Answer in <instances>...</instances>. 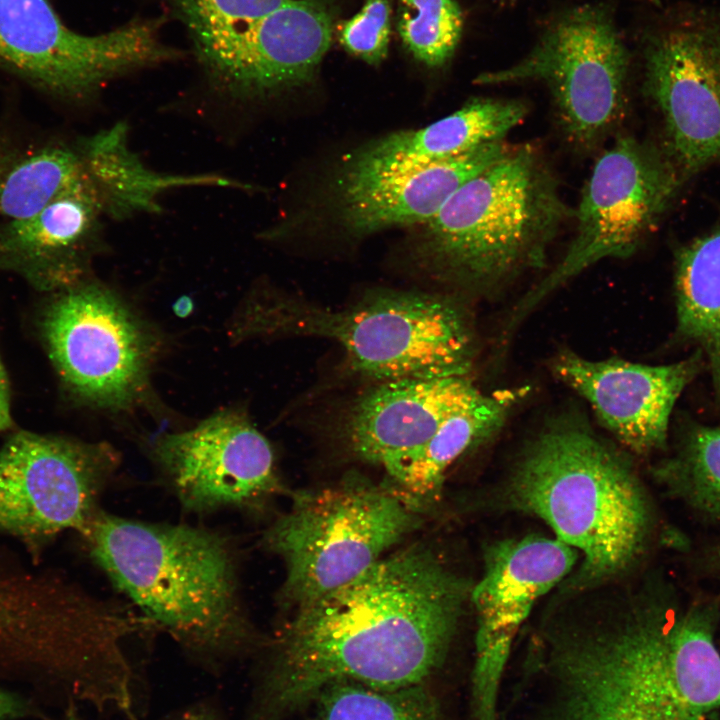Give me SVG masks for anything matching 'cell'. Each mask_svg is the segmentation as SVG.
<instances>
[{"mask_svg": "<svg viewBox=\"0 0 720 720\" xmlns=\"http://www.w3.org/2000/svg\"><path fill=\"white\" fill-rule=\"evenodd\" d=\"M630 54L612 13L600 4L568 10L518 62L479 74L475 83H543L567 141L595 148L622 120Z\"/></svg>", "mask_w": 720, "mask_h": 720, "instance_id": "ba28073f", "label": "cell"}, {"mask_svg": "<svg viewBox=\"0 0 720 720\" xmlns=\"http://www.w3.org/2000/svg\"><path fill=\"white\" fill-rule=\"evenodd\" d=\"M159 28L137 20L82 35L47 0H0V66L48 92L88 96L124 73L174 57Z\"/></svg>", "mask_w": 720, "mask_h": 720, "instance_id": "30bf717a", "label": "cell"}, {"mask_svg": "<svg viewBox=\"0 0 720 720\" xmlns=\"http://www.w3.org/2000/svg\"><path fill=\"white\" fill-rule=\"evenodd\" d=\"M578 553L556 538L526 536L491 545L470 599L477 628L470 720H499L500 692L515 636L534 603L573 569Z\"/></svg>", "mask_w": 720, "mask_h": 720, "instance_id": "5bb4252c", "label": "cell"}, {"mask_svg": "<svg viewBox=\"0 0 720 720\" xmlns=\"http://www.w3.org/2000/svg\"><path fill=\"white\" fill-rule=\"evenodd\" d=\"M573 213L542 152L509 147L424 224L415 259L441 281L490 288L542 267Z\"/></svg>", "mask_w": 720, "mask_h": 720, "instance_id": "5b68a950", "label": "cell"}, {"mask_svg": "<svg viewBox=\"0 0 720 720\" xmlns=\"http://www.w3.org/2000/svg\"><path fill=\"white\" fill-rule=\"evenodd\" d=\"M675 294L677 329L706 356L720 395V229L679 251Z\"/></svg>", "mask_w": 720, "mask_h": 720, "instance_id": "603a6c76", "label": "cell"}, {"mask_svg": "<svg viewBox=\"0 0 720 720\" xmlns=\"http://www.w3.org/2000/svg\"><path fill=\"white\" fill-rule=\"evenodd\" d=\"M193 310V302L187 296H182L173 304V312L180 318L188 317Z\"/></svg>", "mask_w": 720, "mask_h": 720, "instance_id": "d6a6232c", "label": "cell"}, {"mask_svg": "<svg viewBox=\"0 0 720 720\" xmlns=\"http://www.w3.org/2000/svg\"><path fill=\"white\" fill-rule=\"evenodd\" d=\"M648 1L655 5H660V0H648Z\"/></svg>", "mask_w": 720, "mask_h": 720, "instance_id": "8d00e7d4", "label": "cell"}, {"mask_svg": "<svg viewBox=\"0 0 720 720\" xmlns=\"http://www.w3.org/2000/svg\"><path fill=\"white\" fill-rule=\"evenodd\" d=\"M396 26L403 44L418 61L440 67L458 46L463 14L456 0H399Z\"/></svg>", "mask_w": 720, "mask_h": 720, "instance_id": "4316f807", "label": "cell"}, {"mask_svg": "<svg viewBox=\"0 0 720 720\" xmlns=\"http://www.w3.org/2000/svg\"><path fill=\"white\" fill-rule=\"evenodd\" d=\"M38 213L0 229V271L14 272L42 292L78 282L84 255L104 216L121 218L109 180L90 171Z\"/></svg>", "mask_w": 720, "mask_h": 720, "instance_id": "ac0fdd59", "label": "cell"}, {"mask_svg": "<svg viewBox=\"0 0 720 720\" xmlns=\"http://www.w3.org/2000/svg\"><path fill=\"white\" fill-rule=\"evenodd\" d=\"M644 89L661 115L672 162H720V12L680 8L647 40Z\"/></svg>", "mask_w": 720, "mask_h": 720, "instance_id": "7c38bea8", "label": "cell"}, {"mask_svg": "<svg viewBox=\"0 0 720 720\" xmlns=\"http://www.w3.org/2000/svg\"><path fill=\"white\" fill-rule=\"evenodd\" d=\"M155 454L183 505L194 511L248 507L283 490L268 440L238 413L166 434Z\"/></svg>", "mask_w": 720, "mask_h": 720, "instance_id": "9a60e30c", "label": "cell"}, {"mask_svg": "<svg viewBox=\"0 0 720 720\" xmlns=\"http://www.w3.org/2000/svg\"><path fill=\"white\" fill-rule=\"evenodd\" d=\"M508 149V145L499 141L429 163L380 169L346 168L339 182L343 222L358 235L425 224L464 183Z\"/></svg>", "mask_w": 720, "mask_h": 720, "instance_id": "ffe728a7", "label": "cell"}, {"mask_svg": "<svg viewBox=\"0 0 720 720\" xmlns=\"http://www.w3.org/2000/svg\"><path fill=\"white\" fill-rule=\"evenodd\" d=\"M16 161L11 152L0 146V186L7 172Z\"/></svg>", "mask_w": 720, "mask_h": 720, "instance_id": "836d02e7", "label": "cell"}, {"mask_svg": "<svg viewBox=\"0 0 720 720\" xmlns=\"http://www.w3.org/2000/svg\"><path fill=\"white\" fill-rule=\"evenodd\" d=\"M672 160L650 145L617 136L597 158L573 217L574 236L560 261L516 304L504 336L549 294L604 259H625L646 239L677 189Z\"/></svg>", "mask_w": 720, "mask_h": 720, "instance_id": "9c48e42d", "label": "cell"}, {"mask_svg": "<svg viewBox=\"0 0 720 720\" xmlns=\"http://www.w3.org/2000/svg\"><path fill=\"white\" fill-rule=\"evenodd\" d=\"M82 535L112 582L186 648L225 657L252 643L233 556L223 537L99 511Z\"/></svg>", "mask_w": 720, "mask_h": 720, "instance_id": "277c9868", "label": "cell"}, {"mask_svg": "<svg viewBox=\"0 0 720 720\" xmlns=\"http://www.w3.org/2000/svg\"><path fill=\"white\" fill-rule=\"evenodd\" d=\"M471 590L423 546L381 558L296 609L277 638L249 720H282L335 681L424 683L444 662Z\"/></svg>", "mask_w": 720, "mask_h": 720, "instance_id": "6da1fadb", "label": "cell"}, {"mask_svg": "<svg viewBox=\"0 0 720 720\" xmlns=\"http://www.w3.org/2000/svg\"><path fill=\"white\" fill-rule=\"evenodd\" d=\"M702 356L698 351L675 363L646 365L620 358L589 360L566 350L554 358L552 369L625 447L645 455L665 446L674 405L697 375Z\"/></svg>", "mask_w": 720, "mask_h": 720, "instance_id": "e0dca14e", "label": "cell"}, {"mask_svg": "<svg viewBox=\"0 0 720 720\" xmlns=\"http://www.w3.org/2000/svg\"><path fill=\"white\" fill-rule=\"evenodd\" d=\"M26 704L16 695L0 688V720H10L24 715Z\"/></svg>", "mask_w": 720, "mask_h": 720, "instance_id": "4dcf8cb0", "label": "cell"}, {"mask_svg": "<svg viewBox=\"0 0 720 720\" xmlns=\"http://www.w3.org/2000/svg\"><path fill=\"white\" fill-rule=\"evenodd\" d=\"M715 554H716L717 559L720 561V546L717 548Z\"/></svg>", "mask_w": 720, "mask_h": 720, "instance_id": "d590c367", "label": "cell"}, {"mask_svg": "<svg viewBox=\"0 0 720 720\" xmlns=\"http://www.w3.org/2000/svg\"><path fill=\"white\" fill-rule=\"evenodd\" d=\"M512 509L548 524L583 560L571 591L626 570L642 553L649 529L647 498L632 466L584 424H552L517 462L505 488Z\"/></svg>", "mask_w": 720, "mask_h": 720, "instance_id": "3957f363", "label": "cell"}, {"mask_svg": "<svg viewBox=\"0 0 720 720\" xmlns=\"http://www.w3.org/2000/svg\"><path fill=\"white\" fill-rule=\"evenodd\" d=\"M482 393L468 376L379 382L350 406L342 433L352 454L387 472Z\"/></svg>", "mask_w": 720, "mask_h": 720, "instance_id": "d6986e66", "label": "cell"}, {"mask_svg": "<svg viewBox=\"0 0 720 720\" xmlns=\"http://www.w3.org/2000/svg\"><path fill=\"white\" fill-rule=\"evenodd\" d=\"M390 0H366L351 18L335 26L340 45L368 64H378L388 53L391 36Z\"/></svg>", "mask_w": 720, "mask_h": 720, "instance_id": "f1b7e54d", "label": "cell"}, {"mask_svg": "<svg viewBox=\"0 0 720 720\" xmlns=\"http://www.w3.org/2000/svg\"><path fill=\"white\" fill-rule=\"evenodd\" d=\"M115 464L104 444L14 433L0 447V533L33 552L65 530L82 533Z\"/></svg>", "mask_w": 720, "mask_h": 720, "instance_id": "8fae6325", "label": "cell"}, {"mask_svg": "<svg viewBox=\"0 0 720 720\" xmlns=\"http://www.w3.org/2000/svg\"><path fill=\"white\" fill-rule=\"evenodd\" d=\"M86 162L81 149L48 147L17 160L0 186V216L30 217L83 177Z\"/></svg>", "mask_w": 720, "mask_h": 720, "instance_id": "d4e9b609", "label": "cell"}, {"mask_svg": "<svg viewBox=\"0 0 720 720\" xmlns=\"http://www.w3.org/2000/svg\"><path fill=\"white\" fill-rule=\"evenodd\" d=\"M258 332L332 340L347 367L377 383L469 376L476 352L472 319L455 297L382 289L328 307L300 296H270L252 320Z\"/></svg>", "mask_w": 720, "mask_h": 720, "instance_id": "8992f818", "label": "cell"}, {"mask_svg": "<svg viewBox=\"0 0 720 720\" xmlns=\"http://www.w3.org/2000/svg\"><path fill=\"white\" fill-rule=\"evenodd\" d=\"M710 606L638 605L542 639L517 681L519 720H705L720 709Z\"/></svg>", "mask_w": 720, "mask_h": 720, "instance_id": "7a4b0ae2", "label": "cell"}, {"mask_svg": "<svg viewBox=\"0 0 720 720\" xmlns=\"http://www.w3.org/2000/svg\"><path fill=\"white\" fill-rule=\"evenodd\" d=\"M12 426L10 390L5 367L0 358V431Z\"/></svg>", "mask_w": 720, "mask_h": 720, "instance_id": "f546056e", "label": "cell"}, {"mask_svg": "<svg viewBox=\"0 0 720 720\" xmlns=\"http://www.w3.org/2000/svg\"><path fill=\"white\" fill-rule=\"evenodd\" d=\"M527 391L519 387L482 393L447 418L424 446L387 471L391 485L423 512L439 500L448 468L491 440Z\"/></svg>", "mask_w": 720, "mask_h": 720, "instance_id": "7402d4cb", "label": "cell"}, {"mask_svg": "<svg viewBox=\"0 0 720 720\" xmlns=\"http://www.w3.org/2000/svg\"><path fill=\"white\" fill-rule=\"evenodd\" d=\"M39 327L57 372L81 398L120 407L143 386L150 352L146 335L104 289L78 281L53 292Z\"/></svg>", "mask_w": 720, "mask_h": 720, "instance_id": "4fadbf2b", "label": "cell"}, {"mask_svg": "<svg viewBox=\"0 0 720 720\" xmlns=\"http://www.w3.org/2000/svg\"><path fill=\"white\" fill-rule=\"evenodd\" d=\"M653 474L672 496L720 519V428L690 427L675 454L658 463Z\"/></svg>", "mask_w": 720, "mask_h": 720, "instance_id": "484cf974", "label": "cell"}, {"mask_svg": "<svg viewBox=\"0 0 720 720\" xmlns=\"http://www.w3.org/2000/svg\"><path fill=\"white\" fill-rule=\"evenodd\" d=\"M527 114L518 100L477 98L452 114L417 130L391 134L358 152L352 169H379L452 158L503 141Z\"/></svg>", "mask_w": 720, "mask_h": 720, "instance_id": "44dd1931", "label": "cell"}, {"mask_svg": "<svg viewBox=\"0 0 720 720\" xmlns=\"http://www.w3.org/2000/svg\"><path fill=\"white\" fill-rule=\"evenodd\" d=\"M420 513L391 484L353 475L296 493L264 537L285 564L283 600L297 609L346 585L417 529Z\"/></svg>", "mask_w": 720, "mask_h": 720, "instance_id": "52a82bcc", "label": "cell"}, {"mask_svg": "<svg viewBox=\"0 0 720 720\" xmlns=\"http://www.w3.org/2000/svg\"><path fill=\"white\" fill-rule=\"evenodd\" d=\"M177 720H219V718L212 709L197 706L183 713Z\"/></svg>", "mask_w": 720, "mask_h": 720, "instance_id": "1f68e13d", "label": "cell"}, {"mask_svg": "<svg viewBox=\"0 0 720 720\" xmlns=\"http://www.w3.org/2000/svg\"><path fill=\"white\" fill-rule=\"evenodd\" d=\"M197 51L242 30L289 0H172Z\"/></svg>", "mask_w": 720, "mask_h": 720, "instance_id": "83f0119b", "label": "cell"}, {"mask_svg": "<svg viewBox=\"0 0 720 720\" xmlns=\"http://www.w3.org/2000/svg\"><path fill=\"white\" fill-rule=\"evenodd\" d=\"M64 720H80L77 709L73 703L69 704Z\"/></svg>", "mask_w": 720, "mask_h": 720, "instance_id": "e575fe53", "label": "cell"}, {"mask_svg": "<svg viewBox=\"0 0 720 720\" xmlns=\"http://www.w3.org/2000/svg\"><path fill=\"white\" fill-rule=\"evenodd\" d=\"M323 0H289L242 30L197 52L222 90L266 96L311 80L334 34Z\"/></svg>", "mask_w": 720, "mask_h": 720, "instance_id": "2e32d148", "label": "cell"}, {"mask_svg": "<svg viewBox=\"0 0 720 720\" xmlns=\"http://www.w3.org/2000/svg\"><path fill=\"white\" fill-rule=\"evenodd\" d=\"M304 707L306 720H441L424 683L389 688L340 680L324 686Z\"/></svg>", "mask_w": 720, "mask_h": 720, "instance_id": "cb8c5ba5", "label": "cell"}]
</instances>
